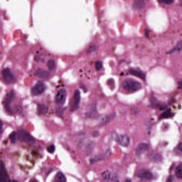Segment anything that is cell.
<instances>
[{
  "mask_svg": "<svg viewBox=\"0 0 182 182\" xmlns=\"http://www.w3.org/2000/svg\"><path fill=\"white\" fill-rule=\"evenodd\" d=\"M47 66H48L49 70L50 71L54 70L55 67H56V64H55L54 60H53V59L49 60L47 63Z\"/></svg>",
  "mask_w": 182,
  "mask_h": 182,
  "instance_id": "cell-20",
  "label": "cell"
},
{
  "mask_svg": "<svg viewBox=\"0 0 182 182\" xmlns=\"http://www.w3.org/2000/svg\"><path fill=\"white\" fill-rule=\"evenodd\" d=\"M102 177L105 180L107 181H119V179L117 175L113 173H111L109 171H104L102 174Z\"/></svg>",
  "mask_w": 182,
  "mask_h": 182,
  "instance_id": "cell-11",
  "label": "cell"
},
{
  "mask_svg": "<svg viewBox=\"0 0 182 182\" xmlns=\"http://www.w3.org/2000/svg\"><path fill=\"white\" fill-rule=\"evenodd\" d=\"M161 3L166 4H171L173 2L174 0H158Z\"/></svg>",
  "mask_w": 182,
  "mask_h": 182,
  "instance_id": "cell-27",
  "label": "cell"
},
{
  "mask_svg": "<svg viewBox=\"0 0 182 182\" xmlns=\"http://www.w3.org/2000/svg\"><path fill=\"white\" fill-rule=\"evenodd\" d=\"M103 67V64L101 61H97L95 64V67L97 71H99Z\"/></svg>",
  "mask_w": 182,
  "mask_h": 182,
  "instance_id": "cell-25",
  "label": "cell"
},
{
  "mask_svg": "<svg viewBox=\"0 0 182 182\" xmlns=\"http://www.w3.org/2000/svg\"><path fill=\"white\" fill-rule=\"evenodd\" d=\"M81 88L82 89H83V90L84 91H87V88L85 87V85H81Z\"/></svg>",
  "mask_w": 182,
  "mask_h": 182,
  "instance_id": "cell-31",
  "label": "cell"
},
{
  "mask_svg": "<svg viewBox=\"0 0 182 182\" xmlns=\"http://www.w3.org/2000/svg\"><path fill=\"white\" fill-rule=\"evenodd\" d=\"M80 99H81L80 93L78 90H77L74 92L73 97L72 98V99L71 103V108H70L71 111L74 112L79 108L80 103Z\"/></svg>",
  "mask_w": 182,
  "mask_h": 182,
  "instance_id": "cell-3",
  "label": "cell"
},
{
  "mask_svg": "<svg viewBox=\"0 0 182 182\" xmlns=\"http://www.w3.org/2000/svg\"><path fill=\"white\" fill-rule=\"evenodd\" d=\"M114 139L118 143L120 144L121 146L124 147H127L130 144V138L127 135H116Z\"/></svg>",
  "mask_w": 182,
  "mask_h": 182,
  "instance_id": "cell-6",
  "label": "cell"
},
{
  "mask_svg": "<svg viewBox=\"0 0 182 182\" xmlns=\"http://www.w3.org/2000/svg\"><path fill=\"white\" fill-rule=\"evenodd\" d=\"M151 159L153 160H154L155 161H160L162 159V156L159 153H155L151 156Z\"/></svg>",
  "mask_w": 182,
  "mask_h": 182,
  "instance_id": "cell-23",
  "label": "cell"
},
{
  "mask_svg": "<svg viewBox=\"0 0 182 182\" xmlns=\"http://www.w3.org/2000/svg\"><path fill=\"white\" fill-rule=\"evenodd\" d=\"M18 140L28 144L35 143V139L27 131L25 130H20L17 132Z\"/></svg>",
  "mask_w": 182,
  "mask_h": 182,
  "instance_id": "cell-2",
  "label": "cell"
},
{
  "mask_svg": "<svg viewBox=\"0 0 182 182\" xmlns=\"http://www.w3.org/2000/svg\"><path fill=\"white\" fill-rule=\"evenodd\" d=\"M9 138L10 140L11 141L12 143H14L16 142V140H18V137H17V134L16 132H12L11 134L9 136Z\"/></svg>",
  "mask_w": 182,
  "mask_h": 182,
  "instance_id": "cell-22",
  "label": "cell"
},
{
  "mask_svg": "<svg viewBox=\"0 0 182 182\" xmlns=\"http://www.w3.org/2000/svg\"><path fill=\"white\" fill-rule=\"evenodd\" d=\"M182 143H180L179 144V145H178V147H177V150H178L179 152V153H180V154H181L182 153Z\"/></svg>",
  "mask_w": 182,
  "mask_h": 182,
  "instance_id": "cell-29",
  "label": "cell"
},
{
  "mask_svg": "<svg viewBox=\"0 0 182 182\" xmlns=\"http://www.w3.org/2000/svg\"><path fill=\"white\" fill-rule=\"evenodd\" d=\"M54 181L56 182H65L66 181V177L62 173L59 172L55 177Z\"/></svg>",
  "mask_w": 182,
  "mask_h": 182,
  "instance_id": "cell-17",
  "label": "cell"
},
{
  "mask_svg": "<svg viewBox=\"0 0 182 182\" xmlns=\"http://www.w3.org/2000/svg\"><path fill=\"white\" fill-rule=\"evenodd\" d=\"M35 75L42 79H46L49 77L50 73L46 70H39L35 72Z\"/></svg>",
  "mask_w": 182,
  "mask_h": 182,
  "instance_id": "cell-14",
  "label": "cell"
},
{
  "mask_svg": "<svg viewBox=\"0 0 182 182\" xmlns=\"http://www.w3.org/2000/svg\"><path fill=\"white\" fill-rule=\"evenodd\" d=\"M67 93L65 89H60L56 97V102L59 105L64 104L66 101Z\"/></svg>",
  "mask_w": 182,
  "mask_h": 182,
  "instance_id": "cell-5",
  "label": "cell"
},
{
  "mask_svg": "<svg viewBox=\"0 0 182 182\" xmlns=\"http://www.w3.org/2000/svg\"><path fill=\"white\" fill-rule=\"evenodd\" d=\"M46 107L44 105H39L38 106V112L40 114H43L46 112Z\"/></svg>",
  "mask_w": 182,
  "mask_h": 182,
  "instance_id": "cell-24",
  "label": "cell"
},
{
  "mask_svg": "<svg viewBox=\"0 0 182 182\" xmlns=\"http://www.w3.org/2000/svg\"><path fill=\"white\" fill-rule=\"evenodd\" d=\"M175 174L177 178L182 179V165L181 163L177 167L175 170Z\"/></svg>",
  "mask_w": 182,
  "mask_h": 182,
  "instance_id": "cell-19",
  "label": "cell"
},
{
  "mask_svg": "<svg viewBox=\"0 0 182 182\" xmlns=\"http://www.w3.org/2000/svg\"><path fill=\"white\" fill-rule=\"evenodd\" d=\"M144 0H135L134 5L136 8H141L143 7Z\"/></svg>",
  "mask_w": 182,
  "mask_h": 182,
  "instance_id": "cell-21",
  "label": "cell"
},
{
  "mask_svg": "<svg viewBox=\"0 0 182 182\" xmlns=\"http://www.w3.org/2000/svg\"><path fill=\"white\" fill-rule=\"evenodd\" d=\"M46 85L42 81H39L32 89V93L34 96H38L42 94L46 90Z\"/></svg>",
  "mask_w": 182,
  "mask_h": 182,
  "instance_id": "cell-4",
  "label": "cell"
},
{
  "mask_svg": "<svg viewBox=\"0 0 182 182\" xmlns=\"http://www.w3.org/2000/svg\"><path fill=\"white\" fill-rule=\"evenodd\" d=\"M148 145L147 143H141L139 144L136 148V154L137 155H142L145 152H146L148 150Z\"/></svg>",
  "mask_w": 182,
  "mask_h": 182,
  "instance_id": "cell-12",
  "label": "cell"
},
{
  "mask_svg": "<svg viewBox=\"0 0 182 182\" xmlns=\"http://www.w3.org/2000/svg\"><path fill=\"white\" fill-rule=\"evenodd\" d=\"M8 172L5 169L3 163H0V182H9L10 181Z\"/></svg>",
  "mask_w": 182,
  "mask_h": 182,
  "instance_id": "cell-8",
  "label": "cell"
},
{
  "mask_svg": "<svg viewBox=\"0 0 182 182\" xmlns=\"http://www.w3.org/2000/svg\"><path fill=\"white\" fill-rule=\"evenodd\" d=\"M173 116V113L171 111V109H168L161 114V116L159 117V119H168Z\"/></svg>",
  "mask_w": 182,
  "mask_h": 182,
  "instance_id": "cell-18",
  "label": "cell"
},
{
  "mask_svg": "<svg viewBox=\"0 0 182 182\" xmlns=\"http://www.w3.org/2000/svg\"><path fill=\"white\" fill-rule=\"evenodd\" d=\"M2 77L7 83H11L15 80V77L9 69H4L2 72Z\"/></svg>",
  "mask_w": 182,
  "mask_h": 182,
  "instance_id": "cell-7",
  "label": "cell"
},
{
  "mask_svg": "<svg viewBox=\"0 0 182 182\" xmlns=\"http://www.w3.org/2000/svg\"><path fill=\"white\" fill-rule=\"evenodd\" d=\"M99 132L98 131H96V130L94 131L93 133V137H97L99 136Z\"/></svg>",
  "mask_w": 182,
  "mask_h": 182,
  "instance_id": "cell-28",
  "label": "cell"
},
{
  "mask_svg": "<svg viewBox=\"0 0 182 182\" xmlns=\"http://www.w3.org/2000/svg\"><path fill=\"white\" fill-rule=\"evenodd\" d=\"M2 127H3V123L1 120H0V136L2 132Z\"/></svg>",
  "mask_w": 182,
  "mask_h": 182,
  "instance_id": "cell-30",
  "label": "cell"
},
{
  "mask_svg": "<svg viewBox=\"0 0 182 182\" xmlns=\"http://www.w3.org/2000/svg\"><path fill=\"white\" fill-rule=\"evenodd\" d=\"M114 116V114H112V115L102 117L99 121V124L101 125H104L106 124L107 123H109V122H110L113 119Z\"/></svg>",
  "mask_w": 182,
  "mask_h": 182,
  "instance_id": "cell-16",
  "label": "cell"
},
{
  "mask_svg": "<svg viewBox=\"0 0 182 182\" xmlns=\"http://www.w3.org/2000/svg\"><path fill=\"white\" fill-rule=\"evenodd\" d=\"M97 114V107H96V104L94 103L93 104L91 105L90 106L89 110L86 114V116L88 118H93Z\"/></svg>",
  "mask_w": 182,
  "mask_h": 182,
  "instance_id": "cell-15",
  "label": "cell"
},
{
  "mask_svg": "<svg viewBox=\"0 0 182 182\" xmlns=\"http://www.w3.org/2000/svg\"><path fill=\"white\" fill-rule=\"evenodd\" d=\"M137 176L144 180H151L153 178V175L150 171L146 169H142L139 171Z\"/></svg>",
  "mask_w": 182,
  "mask_h": 182,
  "instance_id": "cell-9",
  "label": "cell"
},
{
  "mask_svg": "<svg viewBox=\"0 0 182 182\" xmlns=\"http://www.w3.org/2000/svg\"><path fill=\"white\" fill-rule=\"evenodd\" d=\"M122 88L127 92L132 93L141 89L142 85L139 82L132 79H127L122 83Z\"/></svg>",
  "mask_w": 182,
  "mask_h": 182,
  "instance_id": "cell-1",
  "label": "cell"
},
{
  "mask_svg": "<svg viewBox=\"0 0 182 182\" xmlns=\"http://www.w3.org/2000/svg\"><path fill=\"white\" fill-rule=\"evenodd\" d=\"M15 97V94L13 91H11L10 93H8L7 95V96L5 98L4 100V107L6 109V110L9 112H11V109H10V104L13 101V98Z\"/></svg>",
  "mask_w": 182,
  "mask_h": 182,
  "instance_id": "cell-10",
  "label": "cell"
},
{
  "mask_svg": "<svg viewBox=\"0 0 182 182\" xmlns=\"http://www.w3.org/2000/svg\"><path fill=\"white\" fill-rule=\"evenodd\" d=\"M129 73L132 74L134 76H135L136 77H138L142 79V80H145L146 79V75L145 74L142 72L140 70H135V69H130L129 70Z\"/></svg>",
  "mask_w": 182,
  "mask_h": 182,
  "instance_id": "cell-13",
  "label": "cell"
},
{
  "mask_svg": "<svg viewBox=\"0 0 182 182\" xmlns=\"http://www.w3.org/2000/svg\"><path fill=\"white\" fill-rule=\"evenodd\" d=\"M47 151L50 153H54L55 151V146L54 145H51L47 148Z\"/></svg>",
  "mask_w": 182,
  "mask_h": 182,
  "instance_id": "cell-26",
  "label": "cell"
}]
</instances>
